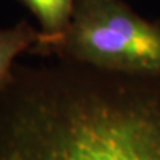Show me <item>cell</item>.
I'll return each instance as SVG.
<instances>
[{
  "mask_svg": "<svg viewBox=\"0 0 160 160\" xmlns=\"http://www.w3.org/2000/svg\"><path fill=\"white\" fill-rule=\"evenodd\" d=\"M0 160H160V76L15 68L0 91Z\"/></svg>",
  "mask_w": 160,
  "mask_h": 160,
  "instance_id": "obj_1",
  "label": "cell"
},
{
  "mask_svg": "<svg viewBox=\"0 0 160 160\" xmlns=\"http://www.w3.org/2000/svg\"><path fill=\"white\" fill-rule=\"evenodd\" d=\"M32 52L113 73L160 76V22L122 0H78L66 29L52 38L42 33Z\"/></svg>",
  "mask_w": 160,
  "mask_h": 160,
  "instance_id": "obj_2",
  "label": "cell"
},
{
  "mask_svg": "<svg viewBox=\"0 0 160 160\" xmlns=\"http://www.w3.org/2000/svg\"><path fill=\"white\" fill-rule=\"evenodd\" d=\"M40 40L42 31L35 29L26 22L9 28H0V91L12 83L15 59L23 52H32Z\"/></svg>",
  "mask_w": 160,
  "mask_h": 160,
  "instance_id": "obj_3",
  "label": "cell"
},
{
  "mask_svg": "<svg viewBox=\"0 0 160 160\" xmlns=\"http://www.w3.org/2000/svg\"><path fill=\"white\" fill-rule=\"evenodd\" d=\"M36 16L42 33L52 38L68 26L78 0H23Z\"/></svg>",
  "mask_w": 160,
  "mask_h": 160,
  "instance_id": "obj_4",
  "label": "cell"
}]
</instances>
